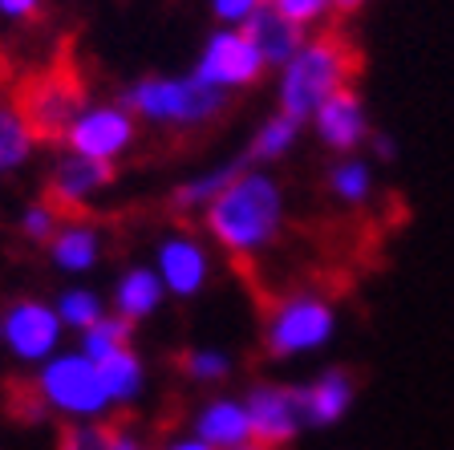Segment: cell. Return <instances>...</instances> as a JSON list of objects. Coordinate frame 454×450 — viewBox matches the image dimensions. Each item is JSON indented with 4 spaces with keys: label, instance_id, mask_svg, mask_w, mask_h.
Segmentation results:
<instances>
[{
    "label": "cell",
    "instance_id": "cell-1",
    "mask_svg": "<svg viewBox=\"0 0 454 450\" xmlns=\"http://www.w3.org/2000/svg\"><path fill=\"white\" fill-rule=\"evenodd\" d=\"M203 232L219 252L236 260H255L284 235L288 203L284 187L268 167H244L207 207H203Z\"/></svg>",
    "mask_w": 454,
    "mask_h": 450
},
{
    "label": "cell",
    "instance_id": "cell-2",
    "mask_svg": "<svg viewBox=\"0 0 454 450\" xmlns=\"http://www.w3.org/2000/svg\"><path fill=\"white\" fill-rule=\"evenodd\" d=\"M353 69L357 57L349 41L337 33H309L301 49L276 69V110L296 122H309L325 98L353 85Z\"/></svg>",
    "mask_w": 454,
    "mask_h": 450
},
{
    "label": "cell",
    "instance_id": "cell-3",
    "mask_svg": "<svg viewBox=\"0 0 454 450\" xmlns=\"http://www.w3.org/2000/svg\"><path fill=\"white\" fill-rule=\"evenodd\" d=\"M231 98L203 85L195 74H146L126 85L122 106L151 126L167 130H203L215 118H223Z\"/></svg>",
    "mask_w": 454,
    "mask_h": 450
},
{
    "label": "cell",
    "instance_id": "cell-4",
    "mask_svg": "<svg viewBox=\"0 0 454 450\" xmlns=\"http://www.w3.org/2000/svg\"><path fill=\"white\" fill-rule=\"evenodd\" d=\"M337 304L325 296L321 288H293L280 300H272V309L264 317V353L272 361H296V357H312L333 345L337 337Z\"/></svg>",
    "mask_w": 454,
    "mask_h": 450
},
{
    "label": "cell",
    "instance_id": "cell-5",
    "mask_svg": "<svg viewBox=\"0 0 454 450\" xmlns=\"http://www.w3.org/2000/svg\"><path fill=\"white\" fill-rule=\"evenodd\" d=\"M33 394L45 402V410L61 414V418H102L106 410H114L106 398V385L98 366L85 353H53L49 361H41V377Z\"/></svg>",
    "mask_w": 454,
    "mask_h": 450
},
{
    "label": "cell",
    "instance_id": "cell-6",
    "mask_svg": "<svg viewBox=\"0 0 454 450\" xmlns=\"http://www.w3.org/2000/svg\"><path fill=\"white\" fill-rule=\"evenodd\" d=\"M191 74L203 85L231 98L239 90H252L268 74V66H264V57H260V49H255V41L247 37L244 25H215L203 37V45H199Z\"/></svg>",
    "mask_w": 454,
    "mask_h": 450
},
{
    "label": "cell",
    "instance_id": "cell-7",
    "mask_svg": "<svg viewBox=\"0 0 454 450\" xmlns=\"http://www.w3.org/2000/svg\"><path fill=\"white\" fill-rule=\"evenodd\" d=\"M138 138V118L122 102H85L66 130V150L94 162H118Z\"/></svg>",
    "mask_w": 454,
    "mask_h": 450
},
{
    "label": "cell",
    "instance_id": "cell-8",
    "mask_svg": "<svg viewBox=\"0 0 454 450\" xmlns=\"http://www.w3.org/2000/svg\"><path fill=\"white\" fill-rule=\"evenodd\" d=\"M244 406L252 422V442H264L272 450L293 446L309 430L301 385L293 382H255L244 394Z\"/></svg>",
    "mask_w": 454,
    "mask_h": 450
},
{
    "label": "cell",
    "instance_id": "cell-9",
    "mask_svg": "<svg viewBox=\"0 0 454 450\" xmlns=\"http://www.w3.org/2000/svg\"><path fill=\"white\" fill-rule=\"evenodd\" d=\"M17 102L25 110L28 126H33V134H37V142H49V138H66L69 122L85 106V90L69 69H49L41 77H28Z\"/></svg>",
    "mask_w": 454,
    "mask_h": 450
},
{
    "label": "cell",
    "instance_id": "cell-10",
    "mask_svg": "<svg viewBox=\"0 0 454 450\" xmlns=\"http://www.w3.org/2000/svg\"><path fill=\"white\" fill-rule=\"evenodd\" d=\"M304 126H309V130L317 134V142H321L325 150H333V154H357V150H365L369 134H373L369 106L353 85H345V90H337L333 98H325Z\"/></svg>",
    "mask_w": 454,
    "mask_h": 450
},
{
    "label": "cell",
    "instance_id": "cell-11",
    "mask_svg": "<svg viewBox=\"0 0 454 450\" xmlns=\"http://www.w3.org/2000/svg\"><path fill=\"white\" fill-rule=\"evenodd\" d=\"M61 317L53 304L41 300H17L0 312V345H9L20 361H49L61 341Z\"/></svg>",
    "mask_w": 454,
    "mask_h": 450
},
{
    "label": "cell",
    "instance_id": "cell-12",
    "mask_svg": "<svg viewBox=\"0 0 454 450\" xmlns=\"http://www.w3.org/2000/svg\"><path fill=\"white\" fill-rule=\"evenodd\" d=\"M154 272L167 296H199L211 280V248L191 232H170L154 248Z\"/></svg>",
    "mask_w": 454,
    "mask_h": 450
},
{
    "label": "cell",
    "instance_id": "cell-13",
    "mask_svg": "<svg viewBox=\"0 0 454 450\" xmlns=\"http://www.w3.org/2000/svg\"><path fill=\"white\" fill-rule=\"evenodd\" d=\"M110 178H114L110 162H94V159H85V154L66 150V154H57L53 170H49V203H53L61 216L85 211V207L110 187Z\"/></svg>",
    "mask_w": 454,
    "mask_h": 450
},
{
    "label": "cell",
    "instance_id": "cell-14",
    "mask_svg": "<svg viewBox=\"0 0 454 450\" xmlns=\"http://www.w3.org/2000/svg\"><path fill=\"white\" fill-rule=\"evenodd\" d=\"M301 398H304V418H309V430H329V426L345 422L357 402V382H353L349 369L329 366L321 369L317 377L301 385Z\"/></svg>",
    "mask_w": 454,
    "mask_h": 450
},
{
    "label": "cell",
    "instance_id": "cell-15",
    "mask_svg": "<svg viewBox=\"0 0 454 450\" xmlns=\"http://www.w3.org/2000/svg\"><path fill=\"white\" fill-rule=\"evenodd\" d=\"M191 434H199L211 450H231L252 442V422H247L244 398H231V394L207 398L191 414Z\"/></svg>",
    "mask_w": 454,
    "mask_h": 450
},
{
    "label": "cell",
    "instance_id": "cell-16",
    "mask_svg": "<svg viewBox=\"0 0 454 450\" xmlns=\"http://www.w3.org/2000/svg\"><path fill=\"white\" fill-rule=\"evenodd\" d=\"M49 256H53V264L69 276L90 272L98 264V256H102V235H98V227L82 216L61 219V227H57L53 240H49Z\"/></svg>",
    "mask_w": 454,
    "mask_h": 450
},
{
    "label": "cell",
    "instance_id": "cell-17",
    "mask_svg": "<svg viewBox=\"0 0 454 450\" xmlns=\"http://www.w3.org/2000/svg\"><path fill=\"white\" fill-rule=\"evenodd\" d=\"M247 37L255 41V49H260V57H264L268 69H280L288 57L301 49V41L309 37L301 25H293L288 17H280V12L272 9V4H264V9L255 12L252 20H247Z\"/></svg>",
    "mask_w": 454,
    "mask_h": 450
},
{
    "label": "cell",
    "instance_id": "cell-18",
    "mask_svg": "<svg viewBox=\"0 0 454 450\" xmlns=\"http://www.w3.org/2000/svg\"><path fill=\"white\" fill-rule=\"evenodd\" d=\"M162 300H167V288H162L159 272L154 268H126L122 276H118V284H114V312L122 320H130V325H138V320L154 317V312L162 309Z\"/></svg>",
    "mask_w": 454,
    "mask_h": 450
},
{
    "label": "cell",
    "instance_id": "cell-19",
    "mask_svg": "<svg viewBox=\"0 0 454 450\" xmlns=\"http://www.w3.org/2000/svg\"><path fill=\"white\" fill-rule=\"evenodd\" d=\"M37 150V134L28 126L25 110H20L17 94L0 90V175L20 170Z\"/></svg>",
    "mask_w": 454,
    "mask_h": 450
},
{
    "label": "cell",
    "instance_id": "cell-20",
    "mask_svg": "<svg viewBox=\"0 0 454 450\" xmlns=\"http://www.w3.org/2000/svg\"><path fill=\"white\" fill-rule=\"evenodd\" d=\"M304 130H309L304 122H296V118L276 110L272 118H264V122L255 126L252 138H247V150H244L247 167H272V162H284L296 150V142H301Z\"/></svg>",
    "mask_w": 454,
    "mask_h": 450
},
{
    "label": "cell",
    "instance_id": "cell-21",
    "mask_svg": "<svg viewBox=\"0 0 454 450\" xmlns=\"http://www.w3.org/2000/svg\"><path fill=\"white\" fill-rule=\"evenodd\" d=\"M244 167H247V159L239 154V159H223V162H215V167H207V170H195V175L183 178L179 187H175L170 207H175L179 216H203V207H207Z\"/></svg>",
    "mask_w": 454,
    "mask_h": 450
},
{
    "label": "cell",
    "instance_id": "cell-22",
    "mask_svg": "<svg viewBox=\"0 0 454 450\" xmlns=\"http://www.w3.org/2000/svg\"><path fill=\"white\" fill-rule=\"evenodd\" d=\"M325 187L340 207H365L373 199V187H378V170L361 150L357 154H337L329 175H325Z\"/></svg>",
    "mask_w": 454,
    "mask_h": 450
},
{
    "label": "cell",
    "instance_id": "cell-23",
    "mask_svg": "<svg viewBox=\"0 0 454 450\" xmlns=\"http://www.w3.org/2000/svg\"><path fill=\"white\" fill-rule=\"evenodd\" d=\"M98 374H102L110 406H130V402H138V394L146 390V366H142V357L134 353V345L106 357V361H98Z\"/></svg>",
    "mask_w": 454,
    "mask_h": 450
},
{
    "label": "cell",
    "instance_id": "cell-24",
    "mask_svg": "<svg viewBox=\"0 0 454 450\" xmlns=\"http://www.w3.org/2000/svg\"><path fill=\"white\" fill-rule=\"evenodd\" d=\"M130 337H134L130 320H122L118 312H106L102 320H94L90 328H82V345H77V353H85L98 366V361H106V357L130 349Z\"/></svg>",
    "mask_w": 454,
    "mask_h": 450
},
{
    "label": "cell",
    "instance_id": "cell-25",
    "mask_svg": "<svg viewBox=\"0 0 454 450\" xmlns=\"http://www.w3.org/2000/svg\"><path fill=\"white\" fill-rule=\"evenodd\" d=\"M179 369L191 385H207L211 390V385H223L231 377V353L215 345H199L179 357Z\"/></svg>",
    "mask_w": 454,
    "mask_h": 450
},
{
    "label": "cell",
    "instance_id": "cell-26",
    "mask_svg": "<svg viewBox=\"0 0 454 450\" xmlns=\"http://www.w3.org/2000/svg\"><path fill=\"white\" fill-rule=\"evenodd\" d=\"M53 309H57V317H61V325L74 328V333H82V328H90L94 320L106 317V304H102V296H98L94 288H69V292H61V300H57Z\"/></svg>",
    "mask_w": 454,
    "mask_h": 450
},
{
    "label": "cell",
    "instance_id": "cell-27",
    "mask_svg": "<svg viewBox=\"0 0 454 450\" xmlns=\"http://www.w3.org/2000/svg\"><path fill=\"white\" fill-rule=\"evenodd\" d=\"M114 446V430L98 418H82V422H69L57 438V450H110Z\"/></svg>",
    "mask_w": 454,
    "mask_h": 450
},
{
    "label": "cell",
    "instance_id": "cell-28",
    "mask_svg": "<svg viewBox=\"0 0 454 450\" xmlns=\"http://www.w3.org/2000/svg\"><path fill=\"white\" fill-rule=\"evenodd\" d=\"M280 17H288L293 25H301L304 33H312V28H321L325 20L337 12V0H268Z\"/></svg>",
    "mask_w": 454,
    "mask_h": 450
},
{
    "label": "cell",
    "instance_id": "cell-29",
    "mask_svg": "<svg viewBox=\"0 0 454 450\" xmlns=\"http://www.w3.org/2000/svg\"><path fill=\"white\" fill-rule=\"evenodd\" d=\"M17 227H20V235H25V240H33V244H49V240H53V232L61 227V211H57L49 199H37V203H28L25 211H20Z\"/></svg>",
    "mask_w": 454,
    "mask_h": 450
},
{
    "label": "cell",
    "instance_id": "cell-30",
    "mask_svg": "<svg viewBox=\"0 0 454 450\" xmlns=\"http://www.w3.org/2000/svg\"><path fill=\"white\" fill-rule=\"evenodd\" d=\"M264 4L268 0H207L215 25H247Z\"/></svg>",
    "mask_w": 454,
    "mask_h": 450
},
{
    "label": "cell",
    "instance_id": "cell-31",
    "mask_svg": "<svg viewBox=\"0 0 454 450\" xmlns=\"http://www.w3.org/2000/svg\"><path fill=\"white\" fill-rule=\"evenodd\" d=\"M41 9H45V0H0V17H4V20H17V25L41 17Z\"/></svg>",
    "mask_w": 454,
    "mask_h": 450
},
{
    "label": "cell",
    "instance_id": "cell-32",
    "mask_svg": "<svg viewBox=\"0 0 454 450\" xmlns=\"http://www.w3.org/2000/svg\"><path fill=\"white\" fill-rule=\"evenodd\" d=\"M365 154H369V162H389V159H397V142L389 138V134L373 130L365 142Z\"/></svg>",
    "mask_w": 454,
    "mask_h": 450
},
{
    "label": "cell",
    "instance_id": "cell-33",
    "mask_svg": "<svg viewBox=\"0 0 454 450\" xmlns=\"http://www.w3.org/2000/svg\"><path fill=\"white\" fill-rule=\"evenodd\" d=\"M159 450H211L207 446V442H203V438H199V434H170V438L167 442H162V446Z\"/></svg>",
    "mask_w": 454,
    "mask_h": 450
},
{
    "label": "cell",
    "instance_id": "cell-34",
    "mask_svg": "<svg viewBox=\"0 0 454 450\" xmlns=\"http://www.w3.org/2000/svg\"><path fill=\"white\" fill-rule=\"evenodd\" d=\"M110 450H146L142 446L138 438H134V434H126V430H114V446Z\"/></svg>",
    "mask_w": 454,
    "mask_h": 450
},
{
    "label": "cell",
    "instance_id": "cell-35",
    "mask_svg": "<svg viewBox=\"0 0 454 450\" xmlns=\"http://www.w3.org/2000/svg\"><path fill=\"white\" fill-rule=\"evenodd\" d=\"M369 0H337V12H357V9H365Z\"/></svg>",
    "mask_w": 454,
    "mask_h": 450
},
{
    "label": "cell",
    "instance_id": "cell-36",
    "mask_svg": "<svg viewBox=\"0 0 454 450\" xmlns=\"http://www.w3.org/2000/svg\"><path fill=\"white\" fill-rule=\"evenodd\" d=\"M231 450H272V446H264V442H244V446H231Z\"/></svg>",
    "mask_w": 454,
    "mask_h": 450
}]
</instances>
